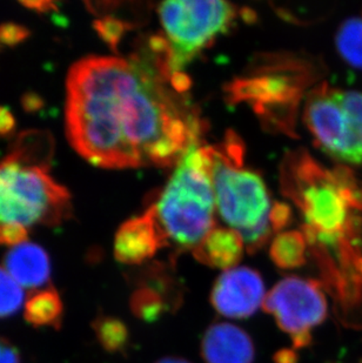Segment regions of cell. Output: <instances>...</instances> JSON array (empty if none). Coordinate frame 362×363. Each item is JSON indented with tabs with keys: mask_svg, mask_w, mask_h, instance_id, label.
<instances>
[{
	"mask_svg": "<svg viewBox=\"0 0 362 363\" xmlns=\"http://www.w3.org/2000/svg\"><path fill=\"white\" fill-rule=\"evenodd\" d=\"M66 89L70 143L98 167H170L202 135V119L172 86L166 51L155 41L127 59H80Z\"/></svg>",
	"mask_w": 362,
	"mask_h": 363,
	"instance_id": "obj_1",
	"label": "cell"
},
{
	"mask_svg": "<svg viewBox=\"0 0 362 363\" xmlns=\"http://www.w3.org/2000/svg\"><path fill=\"white\" fill-rule=\"evenodd\" d=\"M281 191L302 213L308 246L333 250L359 233L354 213L362 211V186L349 168L329 169L306 151L290 152L281 167Z\"/></svg>",
	"mask_w": 362,
	"mask_h": 363,
	"instance_id": "obj_2",
	"label": "cell"
},
{
	"mask_svg": "<svg viewBox=\"0 0 362 363\" xmlns=\"http://www.w3.org/2000/svg\"><path fill=\"white\" fill-rule=\"evenodd\" d=\"M212 180L222 219L239 232L250 253L261 250L273 232L270 194L258 172L243 167L245 147L234 132L212 146Z\"/></svg>",
	"mask_w": 362,
	"mask_h": 363,
	"instance_id": "obj_3",
	"label": "cell"
},
{
	"mask_svg": "<svg viewBox=\"0 0 362 363\" xmlns=\"http://www.w3.org/2000/svg\"><path fill=\"white\" fill-rule=\"evenodd\" d=\"M212 146L190 148L153 205L168 242L194 248L214 227Z\"/></svg>",
	"mask_w": 362,
	"mask_h": 363,
	"instance_id": "obj_4",
	"label": "cell"
},
{
	"mask_svg": "<svg viewBox=\"0 0 362 363\" xmlns=\"http://www.w3.org/2000/svg\"><path fill=\"white\" fill-rule=\"evenodd\" d=\"M243 11L226 1H166L158 13L168 45V69L172 86L186 89L191 80L185 69L202 52L236 24Z\"/></svg>",
	"mask_w": 362,
	"mask_h": 363,
	"instance_id": "obj_5",
	"label": "cell"
},
{
	"mask_svg": "<svg viewBox=\"0 0 362 363\" xmlns=\"http://www.w3.org/2000/svg\"><path fill=\"white\" fill-rule=\"evenodd\" d=\"M48 172L12 153L0 160V225L55 227L72 216L71 194Z\"/></svg>",
	"mask_w": 362,
	"mask_h": 363,
	"instance_id": "obj_6",
	"label": "cell"
},
{
	"mask_svg": "<svg viewBox=\"0 0 362 363\" xmlns=\"http://www.w3.org/2000/svg\"><path fill=\"white\" fill-rule=\"evenodd\" d=\"M313 74L297 59H275L229 82V104H247L268 128L293 133L297 106Z\"/></svg>",
	"mask_w": 362,
	"mask_h": 363,
	"instance_id": "obj_7",
	"label": "cell"
},
{
	"mask_svg": "<svg viewBox=\"0 0 362 363\" xmlns=\"http://www.w3.org/2000/svg\"><path fill=\"white\" fill-rule=\"evenodd\" d=\"M263 308L274 316L281 330L290 334L294 350L311 345V329L322 325L328 314L322 284L300 277L278 282L263 298Z\"/></svg>",
	"mask_w": 362,
	"mask_h": 363,
	"instance_id": "obj_8",
	"label": "cell"
},
{
	"mask_svg": "<svg viewBox=\"0 0 362 363\" xmlns=\"http://www.w3.org/2000/svg\"><path fill=\"white\" fill-rule=\"evenodd\" d=\"M315 139L331 158L362 164V93L333 89L317 118Z\"/></svg>",
	"mask_w": 362,
	"mask_h": 363,
	"instance_id": "obj_9",
	"label": "cell"
},
{
	"mask_svg": "<svg viewBox=\"0 0 362 363\" xmlns=\"http://www.w3.org/2000/svg\"><path fill=\"white\" fill-rule=\"evenodd\" d=\"M265 298V284L258 272L236 267L216 279L211 303L220 315L229 319H247L253 315Z\"/></svg>",
	"mask_w": 362,
	"mask_h": 363,
	"instance_id": "obj_10",
	"label": "cell"
},
{
	"mask_svg": "<svg viewBox=\"0 0 362 363\" xmlns=\"http://www.w3.org/2000/svg\"><path fill=\"white\" fill-rule=\"evenodd\" d=\"M168 245L158 223L153 206L141 216H134L119 227L114 238V257L121 264H141Z\"/></svg>",
	"mask_w": 362,
	"mask_h": 363,
	"instance_id": "obj_11",
	"label": "cell"
},
{
	"mask_svg": "<svg viewBox=\"0 0 362 363\" xmlns=\"http://www.w3.org/2000/svg\"><path fill=\"white\" fill-rule=\"evenodd\" d=\"M202 355L206 363H253L256 350L243 329L218 323L209 325L204 334Z\"/></svg>",
	"mask_w": 362,
	"mask_h": 363,
	"instance_id": "obj_12",
	"label": "cell"
},
{
	"mask_svg": "<svg viewBox=\"0 0 362 363\" xmlns=\"http://www.w3.org/2000/svg\"><path fill=\"white\" fill-rule=\"evenodd\" d=\"M5 269L23 288L43 287L51 278V261L43 247L24 242L12 247L4 259Z\"/></svg>",
	"mask_w": 362,
	"mask_h": 363,
	"instance_id": "obj_13",
	"label": "cell"
},
{
	"mask_svg": "<svg viewBox=\"0 0 362 363\" xmlns=\"http://www.w3.org/2000/svg\"><path fill=\"white\" fill-rule=\"evenodd\" d=\"M243 239L232 228H213L197 246L193 255L200 264L229 271L243 259Z\"/></svg>",
	"mask_w": 362,
	"mask_h": 363,
	"instance_id": "obj_14",
	"label": "cell"
},
{
	"mask_svg": "<svg viewBox=\"0 0 362 363\" xmlns=\"http://www.w3.org/2000/svg\"><path fill=\"white\" fill-rule=\"evenodd\" d=\"M64 305L58 291L52 286L35 291L25 302L24 318L33 327H62Z\"/></svg>",
	"mask_w": 362,
	"mask_h": 363,
	"instance_id": "obj_15",
	"label": "cell"
},
{
	"mask_svg": "<svg viewBox=\"0 0 362 363\" xmlns=\"http://www.w3.org/2000/svg\"><path fill=\"white\" fill-rule=\"evenodd\" d=\"M308 242L304 233L288 230L274 238L270 257L281 269H295L306 264Z\"/></svg>",
	"mask_w": 362,
	"mask_h": 363,
	"instance_id": "obj_16",
	"label": "cell"
},
{
	"mask_svg": "<svg viewBox=\"0 0 362 363\" xmlns=\"http://www.w3.org/2000/svg\"><path fill=\"white\" fill-rule=\"evenodd\" d=\"M53 152L55 141L51 134L44 130H25L18 135L10 153L23 162L50 167Z\"/></svg>",
	"mask_w": 362,
	"mask_h": 363,
	"instance_id": "obj_17",
	"label": "cell"
},
{
	"mask_svg": "<svg viewBox=\"0 0 362 363\" xmlns=\"http://www.w3.org/2000/svg\"><path fill=\"white\" fill-rule=\"evenodd\" d=\"M92 329L100 346L107 353H125L128 348L130 330L123 320L100 314L93 320Z\"/></svg>",
	"mask_w": 362,
	"mask_h": 363,
	"instance_id": "obj_18",
	"label": "cell"
},
{
	"mask_svg": "<svg viewBox=\"0 0 362 363\" xmlns=\"http://www.w3.org/2000/svg\"><path fill=\"white\" fill-rule=\"evenodd\" d=\"M131 312L137 319L146 323H154L171 312L164 296L146 286H139L130 298Z\"/></svg>",
	"mask_w": 362,
	"mask_h": 363,
	"instance_id": "obj_19",
	"label": "cell"
},
{
	"mask_svg": "<svg viewBox=\"0 0 362 363\" xmlns=\"http://www.w3.org/2000/svg\"><path fill=\"white\" fill-rule=\"evenodd\" d=\"M336 48L349 65L362 69V19L344 21L336 33Z\"/></svg>",
	"mask_w": 362,
	"mask_h": 363,
	"instance_id": "obj_20",
	"label": "cell"
},
{
	"mask_svg": "<svg viewBox=\"0 0 362 363\" xmlns=\"http://www.w3.org/2000/svg\"><path fill=\"white\" fill-rule=\"evenodd\" d=\"M24 303V289L0 266V320L13 315Z\"/></svg>",
	"mask_w": 362,
	"mask_h": 363,
	"instance_id": "obj_21",
	"label": "cell"
},
{
	"mask_svg": "<svg viewBox=\"0 0 362 363\" xmlns=\"http://www.w3.org/2000/svg\"><path fill=\"white\" fill-rule=\"evenodd\" d=\"M130 28L126 21L113 16H105L93 21V28L113 51L118 50L120 41Z\"/></svg>",
	"mask_w": 362,
	"mask_h": 363,
	"instance_id": "obj_22",
	"label": "cell"
},
{
	"mask_svg": "<svg viewBox=\"0 0 362 363\" xmlns=\"http://www.w3.org/2000/svg\"><path fill=\"white\" fill-rule=\"evenodd\" d=\"M30 35H31V31L17 23H4L0 25V43L10 48L21 44Z\"/></svg>",
	"mask_w": 362,
	"mask_h": 363,
	"instance_id": "obj_23",
	"label": "cell"
},
{
	"mask_svg": "<svg viewBox=\"0 0 362 363\" xmlns=\"http://www.w3.org/2000/svg\"><path fill=\"white\" fill-rule=\"evenodd\" d=\"M28 239L26 227L19 225H0V245L16 247Z\"/></svg>",
	"mask_w": 362,
	"mask_h": 363,
	"instance_id": "obj_24",
	"label": "cell"
},
{
	"mask_svg": "<svg viewBox=\"0 0 362 363\" xmlns=\"http://www.w3.org/2000/svg\"><path fill=\"white\" fill-rule=\"evenodd\" d=\"M292 220V209L284 202H275L270 209V223L274 232L281 230L290 225Z\"/></svg>",
	"mask_w": 362,
	"mask_h": 363,
	"instance_id": "obj_25",
	"label": "cell"
},
{
	"mask_svg": "<svg viewBox=\"0 0 362 363\" xmlns=\"http://www.w3.org/2000/svg\"><path fill=\"white\" fill-rule=\"evenodd\" d=\"M0 363H21L17 348L3 336H0Z\"/></svg>",
	"mask_w": 362,
	"mask_h": 363,
	"instance_id": "obj_26",
	"label": "cell"
},
{
	"mask_svg": "<svg viewBox=\"0 0 362 363\" xmlns=\"http://www.w3.org/2000/svg\"><path fill=\"white\" fill-rule=\"evenodd\" d=\"M16 118L7 107L0 106V137H9L16 130Z\"/></svg>",
	"mask_w": 362,
	"mask_h": 363,
	"instance_id": "obj_27",
	"label": "cell"
},
{
	"mask_svg": "<svg viewBox=\"0 0 362 363\" xmlns=\"http://www.w3.org/2000/svg\"><path fill=\"white\" fill-rule=\"evenodd\" d=\"M21 105L28 113H35L44 106V100L37 93H25L21 98Z\"/></svg>",
	"mask_w": 362,
	"mask_h": 363,
	"instance_id": "obj_28",
	"label": "cell"
},
{
	"mask_svg": "<svg viewBox=\"0 0 362 363\" xmlns=\"http://www.w3.org/2000/svg\"><path fill=\"white\" fill-rule=\"evenodd\" d=\"M21 5L26 7L28 10L35 11L38 13H48L51 11L58 10L57 4L53 1H21Z\"/></svg>",
	"mask_w": 362,
	"mask_h": 363,
	"instance_id": "obj_29",
	"label": "cell"
},
{
	"mask_svg": "<svg viewBox=\"0 0 362 363\" xmlns=\"http://www.w3.org/2000/svg\"><path fill=\"white\" fill-rule=\"evenodd\" d=\"M274 363H297L299 362V355L297 350H290V348H284V350H278L274 354Z\"/></svg>",
	"mask_w": 362,
	"mask_h": 363,
	"instance_id": "obj_30",
	"label": "cell"
},
{
	"mask_svg": "<svg viewBox=\"0 0 362 363\" xmlns=\"http://www.w3.org/2000/svg\"><path fill=\"white\" fill-rule=\"evenodd\" d=\"M155 363H191L190 361L181 359V357H164Z\"/></svg>",
	"mask_w": 362,
	"mask_h": 363,
	"instance_id": "obj_31",
	"label": "cell"
}]
</instances>
